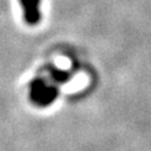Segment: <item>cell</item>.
<instances>
[{
  "label": "cell",
  "mask_w": 151,
  "mask_h": 151,
  "mask_svg": "<svg viewBox=\"0 0 151 151\" xmlns=\"http://www.w3.org/2000/svg\"><path fill=\"white\" fill-rule=\"evenodd\" d=\"M57 88L51 81L36 79L30 85V98L38 106H48L55 101Z\"/></svg>",
  "instance_id": "1"
},
{
  "label": "cell",
  "mask_w": 151,
  "mask_h": 151,
  "mask_svg": "<svg viewBox=\"0 0 151 151\" xmlns=\"http://www.w3.org/2000/svg\"><path fill=\"white\" fill-rule=\"evenodd\" d=\"M19 1L24 10L25 20L31 25L38 23L41 19V12H40L41 0H19Z\"/></svg>",
  "instance_id": "2"
},
{
  "label": "cell",
  "mask_w": 151,
  "mask_h": 151,
  "mask_svg": "<svg viewBox=\"0 0 151 151\" xmlns=\"http://www.w3.org/2000/svg\"><path fill=\"white\" fill-rule=\"evenodd\" d=\"M50 76L54 80V82H65L69 74L64 70H60V69H52L50 73Z\"/></svg>",
  "instance_id": "3"
}]
</instances>
